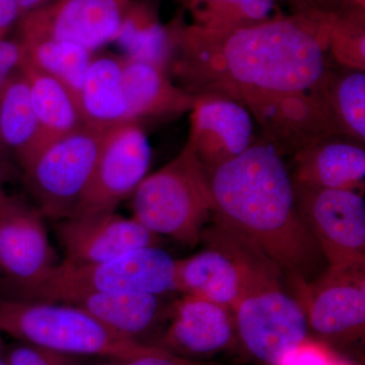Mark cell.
Returning a JSON list of instances; mask_svg holds the SVG:
<instances>
[{
	"label": "cell",
	"mask_w": 365,
	"mask_h": 365,
	"mask_svg": "<svg viewBox=\"0 0 365 365\" xmlns=\"http://www.w3.org/2000/svg\"><path fill=\"white\" fill-rule=\"evenodd\" d=\"M0 139L21 170L41 148L39 123L34 111L28 79L21 66L0 90Z\"/></svg>",
	"instance_id": "obj_22"
},
{
	"label": "cell",
	"mask_w": 365,
	"mask_h": 365,
	"mask_svg": "<svg viewBox=\"0 0 365 365\" xmlns=\"http://www.w3.org/2000/svg\"><path fill=\"white\" fill-rule=\"evenodd\" d=\"M44 218L34 204L0 189V272L16 294L58 263Z\"/></svg>",
	"instance_id": "obj_13"
},
{
	"label": "cell",
	"mask_w": 365,
	"mask_h": 365,
	"mask_svg": "<svg viewBox=\"0 0 365 365\" xmlns=\"http://www.w3.org/2000/svg\"><path fill=\"white\" fill-rule=\"evenodd\" d=\"M212 1L234 6L237 9V11H239L240 16L248 19L249 6L250 4H251V0H212Z\"/></svg>",
	"instance_id": "obj_34"
},
{
	"label": "cell",
	"mask_w": 365,
	"mask_h": 365,
	"mask_svg": "<svg viewBox=\"0 0 365 365\" xmlns=\"http://www.w3.org/2000/svg\"><path fill=\"white\" fill-rule=\"evenodd\" d=\"M294 158L292 181L351 191L364 186V143L349 137L327 136L295 153Z\"/></svg>",
	"instance_id": "obj_18"
},
{
	"label": "cell",
	"mask_w": 365,
	"mask_h": 365,
	"mask_svg": "<svg viewBox=\"0 0 365 365\" xmlns=\"http://www.w3.org/2000/svg\"><path fill=\"white\" fill-rule=\"evenodd\" d=\"M191 113L187 143L202 163L206 174L239 157L255 143L251 114L235 98L202 93L197 96Z\"/></svg>",
	"instance_id": "obj_15"
},
{
	"label": "cell",
	"mask_w": 365,
	"mask_h": 365,
	"mask_svg": "<svg viewBox=\"0 0 365 365\" xmlns=\"http://www.w3.org/2000/svg\"><path fill=\"white\" fill-rule=\"evenodd\" d=\"M21 68L28 79L34 111L39 123L40 150L55 139L85 126L78 100L63 83L34 67L25 57Z\"/></svg>",
	"instance_id": "obj_23"
},
{
	"label": "cell",
	"mask_w": 365,
	"mask_h": 365,
	"mask_svg": "<svg viewBox=\"0 0 365 365\" xmlns=\"http://www.w3.org/2000/svg\"><path fill=\"white\" fill-rule=\"evenodd\" d=\"M14 170L9 163V157L0 153V189L4 188L6 182L11 181Z\"/></svg>",
	"instance_id": "obj_32"
},
{
	"label": "cell",
	"mask_w": 365,
	"mask_h": 365,
	"mask_svg": "<svg viewBox=\"0 0 365 365\" xmlns=\"http://www.w3.org/2000/svg\"><path fill=\"white\" fill-rule=\"evenodd\" d=\"M205 249L176 260L175 290L220 304L235 314L247 282L248 239L215 222L201 235Z\"/></svg>",
	"instance_id": "obj_9"
},
{
	"label": "cell",
	"mask_w": 365,
	"mask_h": 365,
	"mask_svg": "<svg viewBox=\"0 0 365 365\" xmlns=\"http://www.w3.org/2000/svg\"><path fill=\"white\" fill-rule=\"evenodd\" d=\"M175 42L176 31L160 25L148 6L133 1L114 41L126 58L150 64L167 74Z\"/></svg>",
	"instance_id": "obj_25"
},
{
	"label": "cell",
	"mask_w": 365,
	"mask_h": 365,
	"mask_svg": "<svg viewBox=\"0 0 365 365\" xmlns=\"http://www.w3.org/2000/svg\"><path fill=\"white\" fill-rule=\"evenodd\" d=\"M112 129L85 125L48 143L21 170L33 204L45 218L71 217L90 185Z\"/></svg>",
	"instance_id": "obj_7"
},
{
	"label": "cell",
	"mask_w": 365,
	"mask_h": 365,
	"mask_svg": "<svg viewBox=\"0 0 365 365\" xmlns=\"http://www.w3.org/2000/svg\"><path fill=\"white\" fill-rule=\"evenodd\" d=\"M334 360L325 346L307 338L289 350L278 365H331Z\"/></svg>",
	"instance_id": "obj_29"
},
{
	"label": "cell",
	"mask_w": 365,
	"mask_h": 365,
	"mask_svg": "<svg viewBox=\"0 0 365 365\" xmlns=\"http://www.w3.org/2000/svg\"><path fill=\"white\" fill-rule=\"evenodd\" d=\"M237 340L235 314L201 297L186 294L155 347L197 361L232 349Z\"/></svg>",
	"instance_id": "obj_17"
},
{
	"label": "cell",
	"mask_w": 365,
	"mask_h": 365,
	"mask_svg": "<svg viewBox=\"0 0 365 365\" xmlns=\"http://www.w3.org/2000/svg\"><path fill=\"white\" fill-rule=\"evenodd\" d=\"M314 91L326 106L336 132L365 141V73L360 69L328 68Z\"/></svg>",
	"instance_id": "obj_24"
},
{
	"label": "cell",
	"mask_w": 365,
	"mask_h": 365,
	"mask_svg": "<svg viewBox=\"0 0 365 365\" xmlns=\"http://www.w3.org/2000/svg\"><path fill=\"white\" fill-rule=\"evenodd\" d=\"M150 160V141L139 122L113 128L90 185L71 217L115 212L146 177Z\"/></svg>",
	"instance_id": "obj_10"
},
{
	"label": "cell",
	"mask_w": 365,
	"mask_h": 365,
	"mask_svg": "<svg viewBox=\"0 0 365 365\" xmlns=\"http://www.w3.org/2000/svg\"><path fill=\"white\" fill-rule=\"evenodd\" d=\"M364 266H328L302 294L309 329L334 344L364 337Z\"/></svg>",
	"instance_id": "obj_14"
},
{
	"label": "cell",
	"mask_w": 365,
	"mask_h": 365,
	"mask_svg": "<svg viewBox=\"0 0 365 365\" xmlns=\"http://www.w3.org/2000/svg\"><path fill=\"white\" fill-rule=\"evenodd\" d=\"M24 58V48L18 39L0 41V90L14 71L20 67ZM0 153L9 157L0 139Z\"/></svg>",
	"instance_id": "obj_30"
},
{
	"label": "cell",
	"mask_w": 365,
	"mask_h": 365,
	"mask_svg": "<svg viewBox=\"0 0 365 365\" xmlns=\"http://www.w3.org/2000/svg\"><path fill=\"white\" fill-rule=\"evenodd\" d=\"M284 278L273 261L254 266L234 314L239 343L266 365L277 364L309 333L304 307L285 290Z\"/></svg>",
	"instance_id": "obj_6"
},
{
	"label": "cell",
	"mask_w": 365,
	"mask_h": 365,
	"mask_svg": "<svg viewBox=\"0 0 365 365\" xmlns=\"http://www.w3.org/2000/svg\"><path fill=\"white\" fill-rule=\"evenodd\" d=\"M18 4L19 9H20L21 18L25 14L39 9V7L45 6L48 2L52 0H16Z\"/></svg>",
	"instance_id": "obj_33"
},
{
	"label": "cell",
	"mask_w": 365,
	"mask_h": 365,
	"mask_svg": "<svg viewBox=\"0 0 365 365\" xmlns=\"http://www.w3.org/2000/svg\"><path fill=\"white\" fill-rule=\"evenodd\" d=\"M0 365H7L6 359H4V354H0Z\"/></svg>",
	"instance_id": "obj_36"
},
{
	"label": "cell",
	"mask_w": 365,
	"mask_h": 365,
	"mask_svg": "<svg viewBox=\"0 0 365 365\" xmlns=\"http://www.w3.org/2000/svg\"><path fill=\"white\" fill-rule=\"evenodd\" d=\"M331 365H349V364H345V362L338 361V360L335 359V360H334L333 364Z\"/></svg>",
	"instance_id": "obj_37"
},
{
	"label": "cell",
	"mask_w": 365,
	"mask_h": 365,
	"mask_svg": "<svg viewBox=\"0 0 365 365\" xmlns=\"http://www.w3.org/2000/svg\"><path fill=\"white\" fill-rule=\"evenodd\" d=\"M133 218L157 235L194 248L213 216L207 174L188 143L132 194Z\"/></svg>",
	"instance_id": "obj_4"
},
{
	"label": "cell",
	"mask_w": 365,
	"mask_h": 365,
	"mask_svg": "<svg viewBox=\"0 0 365 365\" xmlns=\"http://www.w3.org/2000/svg\"><path fill=\"white\" fill-rule=\"evenodd\" d=\"M121 66L129 121L167 119L193 109L197 96L180 88L162 69L123 55Z\"/></svg>",
	"instance_id": "obj_19"
},
{
	"label": "cell",
	"mask_w": 365,
	"mask_h": 365,
	"mask_svg": "<svg viewBox=\"0 0 365 365\" xmlns=\"http://www.w3.org/2000/svg\"><path fill=\"white\" fill-rule=\"evenodd\" d=\"M207 177L213 220L257 245L302 294L327 261L299 215L282 155L262 139Z\"/></svg>",
	"instance_id": "obj_2"
},
{
	"label": "cell",
	"mask_w": 365,
	"mask_h": 365,
	"mask_svg": "<svg viewBox=\"0 0 365 365\" xmlns=\"http://www.w3.org/2000/svg\"><path fill=\"white\" fill-rule=\"evenodd\" d=\"M132 0H52L21 16L18 38L67 41L95 52L116 39Z\"/></svg>",
	"instance_id": "obj_12"
},
{
	"label": "cell",
	"mask_w": 365,
	"mask_h": 365,
	"mask_svg": "<svg viewBox=\"0 0 365 365\" xmlns=\"http://www.w3.org/2000/svg\"><path fill=\"white\" fill-rule=\"evenodd\" d=\"M16 39L23 45L25 59L36 68L63 83L78 102L79 93L95 52L73 43L53 38Z\"/></svg>",
	"instance_id": "obj_26"
},
{
	"label": "cell",
	"mask_w": 365,
	"mask_h": 365,
	"mask_svg": "<svg viewBox=\"0 0 365 365\" xmlns=\"http://www.w3.org/2000/svg\"><path fill=\"white\" fill-rule=\"evenodd\" d=\"M55 351L101 359H127L150 351L69 304L0 297V335Z\"/></svg>",
	"instance_id": "obj_3"
},
{
	"label": "cell",
	"mask_w": 365,
	"mask_h": 365,
	"mask_svg": "<svg viewBox=\"0 0 365 365\" xmlns=\"http://www.w3.org/2000/svg\"><path fill=\"white\" fill-rule=\"evenodd\" d=\"M292 182L299 215L318 242L328 266H364V197L351 190Z\"/></svg>",
	"instance_id": "obj_8"
},
{
	"label": "cell",
	"mask_w": 365,
	"mask_h": 365,
	"mask_svg": "<svg viewBox=\"0 0 365 365\" xmlns=\"http://www.w3.org/2000/svg\"><path fill=\"white\" fill-rule=\"evenodd\" d=\"M325 44L304 26L271 21L220 33L176 31L168 74L192 95L313 91L323 79Z\"/></svg>",
	"instance_id": "obj_1"
},
{
	"label": "cell",
	"mask_w": 365,
	"mask_h": 365,
	"mask_svg": "<svg viewBox=\"0 0 365 365\" xmlns=\"http://www.w3.org/2000/svg\"><path fill=\"white\" fill-rule=\"evenodd\" d=\"M20 19V9L16 0H0V41L6 39Z\"/></svg>",
	"instance_id": "obj_31"
},
{
	"label": "cell",
	"mask_w": 365,
	"mask_h": 365,
	"mask_svg": "<svg viewBox=\"0 0 365 365\" xmlns=\"http://www.w3.org/2000/svg\"><path fill=\"white\" fill-rule=\"evenodd\" d=\"M59 304L78 307L115 332L139 343V337L158 321L160 309L158 295L130 292H83Z\"/></svg>",
	"instance_id": "obj_21"
},
{
	"label": "cell",
	"mask_w": 365,
	"mask_h": 365,
	"mask_svg": "<svg viewBox=\"0 0 365 365\" xmlns=\"http://www.w3.org/2000/svg\"><path fill=\"white\" fill-rule=\"evenodd\" d=\"M96 365H218L207 361H197L173 354L153 346L150 351L127 359H103Z\"/></svg>",
	"instance_id": "obj_28"
},
{
	"label": "cell",
	"mask_w": 365,
	"mask_h": 365,
	"mask_svg": "<svg viewBox=\"0 0 365 365\" xmlns=\"http://www.w3.org/2000/svg\"><path fill=\"white\" fill-rule=\"evenodd\" d=\"M257 120L264 140L280 155H295L337 134L326 106L313 91L248 93L237 98Z\"/></svg>",
	"instance_id": "obj_11"
},
{
	"label": "cell",
	"mask_w": 365,
	"mask_h": 365,
	"mask_svg": "<svg viewBox=\"0 0 365 365\" xmlns=\"http://www.w3.org/2000/svg\"><path fill=\"white\" fill-rule=\"evenodd\" d=\"M7 365H81L83 357L55 351L30 343L16 342L6 347Z\"/></svg>",
	"instance_id": "obj_27"
},
{
	"label": "cell",
	"mask_w": 365,
	"mask_h": 365,
	"mask_svg": "<svg viewBox=\"0 0 365 365\" xmlns=\"http://www.w3.org/2000/svg\"><path fill=\"white\" fill-rule=\"evenodd\" d=\"M176 260L158 246L143 247L111 260L91 264L57 263L20 299L61 302L83 292H130L160 295L175 290Z\"/></svg>",
	"instance_id": "obj_5"
},
{
	"label": "cell",
	"mask_w": 365,
	"mask_h": 365,
	"mask_svg": "<svg viewBox=\"0 0 365 365\" xmlns=\"http://www.w3.org/2000/svg\"><path fill=\"white\" fill-rule=\"evenodd\" d=\"M86 125L112 129L130 122L122 81L121 55L93 56L78 97Z\"/></svg>",
	"instance_id": "obj_20"
},
{
	"label": "cell",
	"mask_w": 365,
	"mask_h": 365,
	"mask_svg": "<svg viewBox=\"0 0 365 365\" xmlns=\"http://www.w3.org/2000/svg\"><path fill=\"white\" fill-rule=\"evenodd\" d=\"M4 349H6V346L4 345V342H2L1 335H0V354H4Z\"/></svg>",
	"instance_id": "obj_35"
},
{
	"label": "cell",
	"mask_w": 365,
	"mask_h": 365,
	"mask_svg": "<svg viewBox=\"0 0 365 365\" xmlns=\"http://www.w3.org/2000/svg\"><path fill=\"white\" fill-rule=\"evenodd\" d=\"M55 232L66 253L64 261L74 264L111 260L158 242V235L116 212L66 218L55 225Z\"/></svg>",
	"instance_id": "obj_16"
}]
</instances>
